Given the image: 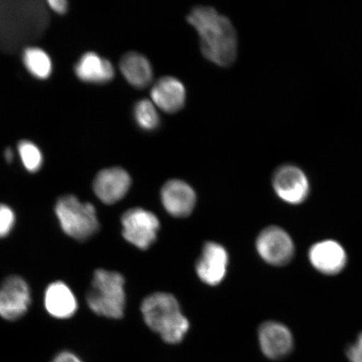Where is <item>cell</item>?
<instances>
[{
	"label": "cell",
	"instance_id": "7c38bea8",
	"mask_svg": "<svg viewBox=\"0 0 362 362\" xmlns=\"http://www.w3.org/2000/svg\"><path fill=\"white\" fill-rule=\"evenodd\" d=\"M130 175L120 167H112L99 172L93 180V192L106 205H112L123 199L129 192Z\"/></svg>",
	"mask_w": 362,
	"mask_h": 362
},
{
	"label": "cell",
	"instance_id": "3957f363",
	"mask_svg": "<svg viewBox=\"0 0 362 362\" xmlns=\"http://www.w3.org/2000/svg\"><path fill=\"white\" fill-rule=\"evenodd\" d=\"M141 312L148 327L160 334L166 343H180L188 332L189 320L181 313L179 303L172 294H151L143 301Z\"/></svg>",
	"mask_w": 362,
	"mask_h": 362
},
{
	"label": "cell",
	"instance_id": "6da1fadb",
	"mask_svg": "<svg viewBox=\"0 0 362 362\" xmlns=\"http://www.w3.org/2000/svg\"><path fill=\"white\" fill-rule=\"evenodd\" d=\"M49 13L45 3L0 0V52L15 53L42 38L47 30Z\"/></svg>",
	"mask_w": 362,
	"mask_h": 362
},
{
	"label": "cell",
	"instance_id": "9a60e30c",
	"mask_svg": "<svg viewBox=\"0 0 362 362\" xmlns=\"http://www.w3.org/2000/svg\"><path fill=\"white\" fill-rule=\"evenodd\" d=\"M44 306L49 315L67 320L75 315L78 302L72 289L63 281L49 284L44 293Z\"/></svg>",
	"mask_w": 362,
	"mask_h": 362
},
{
	"label": "cell",
	"instance_id": "484cf974",
	"mask_svg": "<svg viewBox=\"0 0 362 362\" xmlns=\"http://www.w3.org/2000/svg\"><path fill=\"white\" fill-rule=\"evenodd\" d=\"M4 157H6L7 162H11L13 160V153L11 148H8L6 149V151H4Z\"/></svg>",
	"mask_w": 362,
	"mask_h": 362
},
{
	"label": "cell",
	"instance_id": "603a6c76",
	"mask_svg": "<svg viewBox=\"0 0 362 362\" xmlns=\"http://www.w3.org/2000/svg\"><path fill=\"white\" fill-rule=\"evenodd\" d=\"M345 356L349 362H362V332L346 346Z\"/></svg>",
	"mask_w": 362,
	"mask_h": 362
},
{
	"label": "cell",
	"instance_id": "4fadbf2b",
	"mask_svg": "<svg viewBox=\"0 0 362 362\" xmlns=\"http://www.w3.org/2000/svg\"><path fill=\"white\" fill-rule=\"evenodd\" d=\"M309 259L311 265L320 274L337 275L346 268L347 253L341 244L334 240H325L310 247Z\"/></svg>",
	"mask_w": 362,
	"mask_h": 362
},
{
	"label": "cell",
	"instance_id": "cb8c5ba5",
	"mask_svg": "<svg viewBox=\"0 0 362 362\" xmlns=\"http://www.w3.org/2000/svg\"><path fill=\"white\" fill-rule=\"evenodd\" d=\"M52 362H83L79 357L71 351H62L59 353Z\"/></svg>",
	"mask_w": 362,
	"mask_h": 362
},
{
	"label": "cell",
	"instance_id": "ba28073f",
	"mask_svg": "<svg viewBox=\"0 0 362 362\" xmlns=\"http://www.w3.org/2000/svg\"><path fill=\"white\" fill-rule=\"evenodd\" d=\"M256 249L261 259L273 266H284L293 259L296 247L286 230L272 226L262 230L256 240Z\"/></svg>",
	"mask_w": 362,
	"mask_h": 362
},
{
	"label": "cell",
	"instance_id": "277c9868",
	"mask_svg": "<svg viewBox=\"0 0 362 362\" xmlns=\"http://www.w3.org/2000/svg\"><path fill=\"white\" fill-rule=\"evenodd\" d=\"M125 280L117 272L95 271L87 294V303L93 313L110 319H120L126 305Z\"/></svg>",
	"mask_w": 362,
	"mask_h": 362
},
{
	"label": "cell",
	"instance_id": "ac0fdd59",
	"mask_svg": "<svg viewBox=\"0 0 362 362\" xmlns=\"http://www.w3.org/2000/svg\"><path fill=\"white\" fill-rule=\"evenodd\" d=\"M119 67L126 81L136 88H146L152 83V66L142 54L134 52L124 54Z\"/></svg>",
	"mask_w": 362,
	"mask_h": 362
},
{
	"label": "cell",
	"instance_id": "7a4b0ae2",
	"mask_svg": "<svg viewBox=\"0 0 362 362\" xmlns=\"http://www.w3.org/2000/svg\"><path fill=\"white\" fill-rule=\"evenodd\" d=\"M187 21L197 30L208 61L223 67L233 64L238 54V37L228 18L214 8L199 6L189 13Z\"/></svg>",
	"mask_w": 362,
	"mask_h": 362
},
{
	"label": "cell",
	"instance_id": "30bf717a",
	"mask_svg": "<svg viewBox=\"0 0 362 362\" xmlns=\"http://www.w3.org/2000/svg\"><path fill=\"white\" fill-rule=\"evenodd\" d=\"M31 304V291L28 283L21 276L12 275L4 279L0 286V317L15 321L24 316Z\"/></svg>",
	"mask_w": 362,
	"mask_h": 362
},
{
	"label": "cell",
	"instance_id": "5bb4252c",
	"mask_svg": "<svg viewBox=\"0 0 362 362\" xmlns=\"http://www.w3.org/2000/svg\"><path fill=\"white\" fill-rule=\"evenodd\" d=\"M161 202L170 215L185 217L193 211L197 194L191 185L185 181L170 180L161 189Z\"/></svg>",
	"mask_w": 362,
	"mask_h": 362
},
{
	"label": "cell",
	"instance_id": "2e32d148",
	"mask_svg": "<svg viewBox=\"0 0 362 362\" xmlns=\"http://www.w3.org/2000/svg\"><path fill=\"white\" fill-rule=\"evenodd\" d=\"M151 96L156 107L165 112L174 113L184 107L187 90L177 78L164 76L153 84Z\"/></svg>",
	"mask_w": 362,
	"mask_h": 362
},
{
	"label": "cell",
	"instance_id": "8fae6325",
	"mask_svg": "<svg viewBox=\"0 0 362 362\" xmlns=\"http://www.w3.org/2000/svg\"><path fill=\"white\" fill-rule=\"evenodd\" d=\"M229 256L221 244L208 242L204 245L197 260L196 271L203 283L216 286L223 282L228 272Z\"/></svg>",
	"mask_w": 362,
	"mask_h": 362
},
{
	"label": "cell",
	"instance_id": "e0dca14e",
	"mask_svg": "<svg viewBox=\"0 0 362 362\" xmlns=\"http://www.w3.org/2000/svg\"><path fill=\"white\" fill-rule=\"evenodd\" d=\"M75 72L80 80L89 83H107L115 78L112 63L95 52L85 53L76 63Z\"/></svg>",
	"mask_w": 362,
	"mask_h": 362
},
{
	"label": "cell",
	"instance_id": "ffe728a7",
	"mask_svg": "<svg viewBox=\"0 0 362 362\" xmlns=\"http://www.w3.org/2000/svg\"><path fill=\"white\" fill-rule=\"evenodd\" d=\"M134 117L140 129L152 132L160 124V117L157 107L153 102L143 99L136 103L134 107Z\"/></svg>",
	"mask_w": 362,
	"mask_h": 362
},
{
	"label": "cell",
	"instance_id": "d6986e66",
	"mask_svg": "<svg viewBox=\"0 0 362 362\" xmlns=\"http://www.w3.org/2000/svg\"><path fill=\"white\" fill-rule=\"evenodd\" d=\"M23 62L30 74L38 79H47L52 71V63L42 49L27 47L23 51Z\"/></svg>",
	"mask_w": 362,
	"mask_h": 362
},
{
	"label": "cell",
	"instance_id": "44dd1931",
	"mask_svg": "<svg viewBox=\"0 0 362 362\" xmlns=\"http://www.w3.org/2000/svg\"><path fill=\"white\" fill-rule=\"evenodd\" d=\"M18 151H19L23 165L27 171L35 173L42 168V153L34 143L29 140H23L18 144Z\"/></svg>",
	"mask_w": 362,
	"mask_h": 362
},
{
	"label": "cell",
	"instance_id": "8992f818",
	"mask_svg": "<svg viewBox=\"0 0 362 362\" xmlns=\"http://www.w3.org/2000/svg\"><path fill=\"white\" fill-rule=\"evenodd\" d=\"M272 185L280 200L289 205H300L310 194L309 177L300 167L293 164L279 166L272 176Z\"/></svg>",
	"mask_w": 362,
	"mask_h": 362
},
{
	"label": "cell",
	"instance_id": "52a82bcc",
	"mask_svg": "<svg viewBox=\"0 0 362 362\" xmlns=\"http://www.w3.org/2000/svg\"><path fill=\"white\" fill-rule=\"evenodd\" d=\"M121 223L126 241L142 250L153 245L160 228L156 214L140 207L131 208L124 212Z\"/></svg>",
	"mask_w": 362,
	"mask_h": 362
},
{
	"label": "cell",
	"instance_id": "5b68a950",
	"mask_svg": "<svg viewBox=\"0 0 362 362\" xmlns=\"http://www.w3.org/2000/svg\"><path fill=\"white\" fill-rule=\"evenodd\" d=\"M55 214L63 233L78 241L93 237L100 226L93 204L83 202L74 194L58 199Z\"/></svg>",
	"mask_w": 362,
	"mask_h": 362
},
{
	"label": "cell",
	"instance_id": "9c48e42d",
	"mask_svg": "<svg viewBox=\"0 0 362 362\" xmlns=\"http://www.w3.org/2000/svg\"><path fill=\"white\" fill-rule=\"evenodd\" d=\"M257 338L262 354L270 361L287 359L296 348V341L291 329L277 321L262 323L257 332Z\"/></svg>",
	"mask_w": 362,
	"mask_h": 362
},
{
	"label": "cell",
	"instance_id": "7402d4cb",
	"mask_svg": "<svg viewBox=\"0 0 362 362\" xmlns=\"http://www.w3.org/2000/svg\"><path fill=\"white\" fill-rule=\"evenodd\" d=\"M16 223L15 211L6 204L0 203V238L8 236L15 228Z\"/></svg>",
	"mask_w": 362,
	"mask_h": 362
},
{
	"label": "cell",
	"instance_id": "d4e9b609",
	"mask_svg": "<svg viewBox=\"0 0 362 362\" xmlns=\"http://www.w3.org/2000/svg\"><path fill=\"white\" fill-rule=\"evenodd\" d=\"M47 4L52 11L60 15L65 13L68 8V3L66 0H49Z\"/></svg>",
	"mask_w": 362,
	"mask_h": 362
}]
</instances>
